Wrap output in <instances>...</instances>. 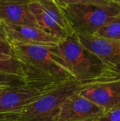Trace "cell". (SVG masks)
Listing matches in <instances>:
<instances>
[{
	"label": "cell",
	"instance_id": "16",
	"mask_svg": "<svg viewBox=\"0 0 120 121\" xmlns=\"http://www.w3.org/2000/svg\"><path fill=\"white\" fill-rule=\"evenodd\" d=\"M60 8H64L68 5L74 4V3H81V2L87 1V0H54Z\"/></svg>",
	"mask_w": 120,
	"mask_h": 121
},
{
	"label": "cell",
	"instance_id": "8",
	"mask_svg": "<svg viewBox=\"0 0 120 121\" xmlns=\"http://www.w3.org/2000/svg\"><path fill=\"white\" fill-rule=\"evenodd\" d=\"M1 24L7 40L10 44L54 46L62 40L36 26L11 25L6 23Z\"/></svg>",
	"mask_w": 120,
	"mask_h": 121
},
{
	"label": "cell",
	"instance_id": "5",
	"mask_svg": "<svg viewBox=\"0 0 120 121\" xmlns=\"http://www.w3.org/2000/svg\"><path fill=\"white\" fill-rule=\"evenodd\" d=\"M60 83L29 82L21 86L2 90L0 91V114L20 113L25 107Z\"/></svg>",
	"mask_w": 120,
	"mask_h": 121
},
{
	"label": "cell",
	"instance_id": "21",
	"mask_svg": "<svg viewBox=\"0 0 120 121\" xmlns=\"http://www.w3.org/2000/svg\"><path fill=\"white\" fill-rule=\"evenodd\" d=\"M0 25H1V23H0Z\"/></svg>",
	"mask_w": 120,
	"mask_h": 121
},
{
	"label": "cell",
	"instance_id": "9",
	"mask_svg": "<svg viewBox=\"0 0 120 121\" xmlns=\"http://www.w3.org/2000/svg\"><path fill=\"white\" fill-rule=\"evenodd\" d=\"M84 47L95 54L105 65L120 74V42L95 35H77Z\"/></svg>",
	"mask_w": 120,
	"mask_h": 121
},
{
	"label": "cell",
	"instance_id": "11",
	"mask_svg": "<svg viewBox=\"0 0 120 121\" xmlns=\"http://www.w3.org/2000/svg\"><path fill=\"white\" fill-rule=\"evenodd\" d=\"M0 73L16 75L26 80V75L22 65L14 56L0 54Z\"/></svg>",
	"mask_w": 120,
	"mask_h": 121
},
{
	"label": "cell",
	"instance_id": "6",
	"mask_svg": "<svg viewBox=\"0 0 120 121\" xmlns=\"http://www.w3.org/2000/svg\"><path fill=\"white\" fill-rule=\"evenodd\" d=\"M79 91L61 104L54 121H95L104 113L102 108L82 96Z\"/></svg>",
	"mask_w": 120,
	"mask_h": 121
},
{
	"label": "cell",
	"instance_id": "17",
	"mask_svg": "<svg viewBox=\"0 0 120 121\" xmlns=\"http://www.w3.org/2000/svg\"><path fill=\"white\" fill-rule=\"evenodd\" d=\"M19 113H12V114H0V121H10L17 120Z\"/></svg>",
	"mask_w": 120,
	"mask_h": 121
},
{
	"label": "cell",
	"instance_id": "15",
	"mask_svg": "<svg viewBox=\"0 0 120 121\" xmlns=\"http://www.w3.org/2000/svg\"><path fill=\"white\" fill-rule=\"evenodd\" d=\"M95 121H120V107L105 112Z\"/></svg>",
	"mask_w": 120,
	"mask_h": 121
},
{
	"label": "cell",
	"instance_id": "20",
	"mask_svg": "<svg viewBox=\"0 0 120 121\" xmlns=\"http://www.w3.org/2000/svg\"><path fill=\"white\" fill-rule=\"evenodd\" d=\"M0 91H2V90H0Z\"/></svg>",
	"mask_w": 120,
	"mask_h": 121
},
{
	"label": "cell",
	"instance_id": "10",
	"mask_svg": "<svg viewBox=\"0 0 120 121\" xmlns=\"http://www.w3.org/2000/svg\"><path fill=\"white\" fill-rule=\"evenodd\" d=\"M30 0H0V23L36 26L29 8Z\"/></svg>",
	"mask_w": 120,
	"mask_h": 121
},
{
	"label": "cell",
	"instance_id": "12",
	"mask_svg": "<svg viewBox=\"0 0 120 121\" xmlns=\"http://www.w3.org/2000/svg\"><path fill=\"white\" fill-rule=\"evenodd\" d=\"M93 35L120 42V13L111 18Z\"/></svg>",
	"mask_w": 120,
	"mask_h": 121
},
{
	"label": "cell",
	"instance_id": "4",
	"mask_svg": "<svg viewBox=\"0 0 120 121\" xmlns=\"http://www.w3.org/2000/svg\"><path fill=\"white\" fill-rule=\"evenodd\" d=\"M95 83H84L71 79L61 82L20 111L17 121H54L60 105L71 95Z\"/></svg>",
	"mask_w": 120,
	"mask_h": 121
},
{
	"label": "cell",
	"instance_id": "18",
	"mask_svg": "<svg viewBox=\"0 0 120 121\" xmlns=\"http://www.w3.org/2000/svg\"><path fill=\"white\" fill-rule=\"evenodd\" d=\"M114 1H116V2H117V3L120 5V0H114Z\"/></svg>",
	"mask_w": 120,
	"mask_h": 121
},
{
	"label": "cell",
	"instance_id": "2",
	"mask_svg": "<svg viewBox=\"0 0 120 121\" xmlns=\"http://www.w3.org/2000/svg\"><path fill=\"white\" fill-rule=\"evenodd\" d=\"M13 56L21 63L27 82H62L74 79L68 71L57 63L50 46L11 44Z\"/></svg>",
	"mask_w": 120,
	"mask_h": 121
},
{
	"label": "cell",
	"instance_id": "14",
	"mask_svg": "<svg viewBox=\"0 0 120 121\" xmlns=\"http://www.w3.org/2000/svg\"><path fill=\"white\" fill-rule=\"evenodd\" d=\"M0 54L13 56L11 44L7 40L2 24L0 25Z\"/></svg>",
	"mask_w": 120,
	"mask_h": 121
},
{
	"label": "cell",
	"instance_id": "1",
	"mask_svg": "<svg viewBox=\"0 0 120 121\" xmlns=\"http://www.w3.org/2000/svg\"><path fill=\"white\" fill-rule=\"evenodd\" d=\"M57 63L80 82L97 83L120 78V74L104 64L97 56L82 45L76 33L50 46Z\"/></svg>",
	"mask_w": 120,
	"mask_h": 121
},
{
	"label": "cell",
	"instance_id": "13",
	"mask_svg": "<svg viewBox=\"0 0 120 121\" xmlns=\"http://www.w3.org/2000/svg\"><path fill=\"white\" fill-rule=\"evenodd\" d=\"M27 82H28L21 77L0 73V90H6L8 88L21 86Z\"/></svg>",
	"mask_w": 120,
	"mask_h": 121
},
{
	"label": "cell",
	"instance_id": "7",
	"mask_svg": "<svg viewBox=\"0 0 120 121\" xmlns=\"http://www.w3.org/2000/svg\"><path fill=\"white\" fill-rule=\"evenodd\" d=\"M87 98L108 112L120 107V78L92 84L79 91Z\"/></svg>",
	"mask_w": 120,
	"mask_h": 121
},
{
	"label": "cell",
	"instance_id": "3",
	"mask_svg": "<svg viewBox=\"0 0 120 121\" xmlns=\"http://www.w3.org/2000/svg\"><path fill=\"white\" fill-rule=\"evenodd\" d=\"M61 9L74 33L93 35L119 14L120 5L114 0H87Z\"/></svg>",
	"mask_w": 120,
	"mask_h": 121
},
{
	"label": "cell",
	"instance_id": "19",
	"mask_svg": "<svg viewBox=\"0 0 120 121\" xmlns=\"http://www.w3.org/2000/svg\"><path fill=\"white\" fill-rule=\"evenodd\" d=\"M10 121H17V120H10Z\"/></svg>",
	"mask_w": 120,
	"mask_h": 121
}]
</instances>
